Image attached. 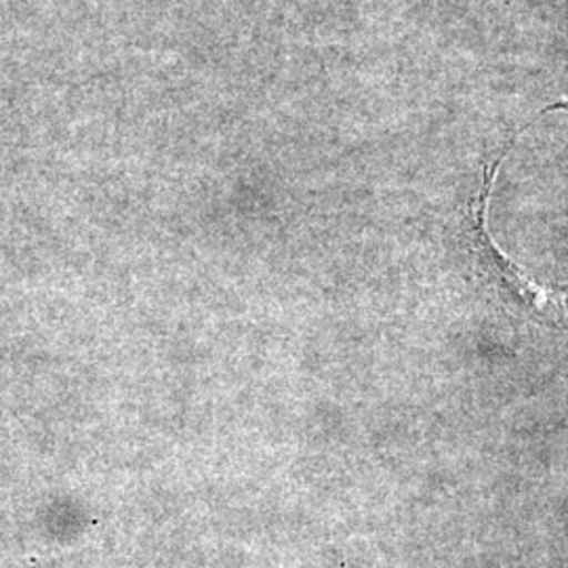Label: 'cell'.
Wrapping results in <instances>:
<instances>
[{
	"label": "cell",
	"instance_id": "obj_1",
	"mask_svg": "<svg viewBox=\"0 0 568 568\" xmlns=\"http://www.w3.org/2000/svg\"><path fill=\"white\" fill-rule=\"evenodd\" d=\"M558 110H568V100L549 103L548 108L535 114V119L525 124L506 143L504 152L485 166L480 190L467 209L464 234H466L467 248H469L476 274L483 278V283L497 288L504 304L514 307L516 312L525 314L532 321L562 328L568 323V283L554 284L537 281L525 267L509 260L508 255L495 244L488 232V203H490V192H493L499 166L508 159L509 150L514 148V143L518 142L520 133H525L549 112H558Z\"/></svg>",
	"mask_w": 568,
	"mask_h": 568
}]
</instances>
